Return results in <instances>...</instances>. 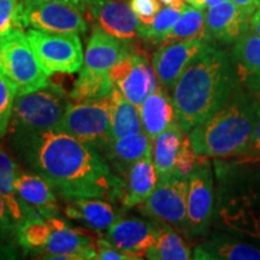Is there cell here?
<instances>
[{"label": "cell", "instance_id": "obj_18", "mask_svg": "<svg viewBox=\"0 0 260 260\" xmlns=\"http://www.w3.org/2000/svg\"><path fill=\"white\" fill-rule=\"evenodd\" d=\"M232 57L240 86L260 98V38L252 28L234 42Z\"/></svg>", "mask_w": 260, "mask_h": 260}, {"label": "cell", "instance_id": "obj_42", "mask_svg": "<svg viewBox=\"0 0 260 260\" xmlns=\"http://www.w3.org/2000/svg\"><path fill=\"white\" fill-rule=\"evenodd\" d=\"M16 239V230L0 226V243H10Z\"/></svg>", "mask_w": 260, "mask_h": 260}, {"label": "cell", "instance_id": "obj_28", "mask_svg": "<svg viewBox=\"0 0 260 260\" xmlns=\"http://www.w3.org/2000/svg\"><path fill=\"white\" fill-rule=\"evenodd\" d=\"M140 132H142L140 109L115 87L111 93V139H122Z\"/></svg>", "mask_w": 260, "mask_h": 260}, {"label": "cell", "instance_id": "obj_16", "mask_svg": "<svg viewBox=\"0 0 260 260\" xmlns=\"http://www.w3.org/2000/svg\"><path fill=\"white\" fill-rule=\"evenodd\" d=\"M130 53L133 52L126 40L95 27L87 44L82 69L93 74L110 75L112 68Z\"/></svg>", "mask_w": 260, "mask_h": 260}, {"label": "cell", "instance_id": "obj_31", "mask_svg": "<svg viewBox=\"0 0 260 260\" xmlns=\"http://www.w3.org/2000/svg\"><path fill=\"white\" fill-rule=\"evenodd\" d=\"M51 236V225L48 219L34 217L17 225L16 241L27 253L39 255L47 246Z\"/></svg>", "mask_w": 260, "mask_h": 260}, {"label": "cell", "instance_id": "obj_17", "mask_svg": "<svg viewBox=\"0 0 260 260\" xmlns=\"http://www.w3.org/2000/svg\"><path fill=\"white\" fill-rule=\"evenodd\" d=\"M251 28V16L237 8L232 0L211 6L206 11V34L210 41L229 45Z\"/></svg>", "mask_w": 260, "mask_h": 260}, {"label": "cell", "instance_id": "obj_6", "mask_svg": "<svg viewBox=\"0 0 260 260\" xmlns=\"http://www.w3.org/2000/svg\"><path fill=\"white\" fill-rule=\"evenodd\" d=\"M0 70L15 83L18 93L31 92L50 83V76L21 29L0 38Z\"/></svg>", "mask_w": 260, "mask_h": 260}, {"label": "cell", "instance_id": "obj_9", "mask_svg": "<svg viewBox=\"0 0 260 260\" xmlns=\"http://www.w3.org/2000/svg\"><path fill=\"white\" fill-rule=\"evenodd\" d=\"M188 176L176 172L158 177L157 186L140 211L152 218L187 232Z\"/></svg>", "mask_w": 260, "mask_h": 260}, {"label": "cell", "instance_id": "obj_43", "mask_svg": "<svg viewBox=\"0 0 260 260\" xmlns=\"http://www.w3.org/2000/svg\"><path fill=\"white\" fill-rule=\"evenodd\" d=\"M251 28L260 38V8L256 9V11L251 16Z\"/></svg>", "mask_w": 260, "mask_h": 260}, {"label": "cell", "instance_id": "obj_30", "mask_svg": "<svg viewBox=\"0 0 260 260\" xmlns=\"http://www.w3.org/2000/svg\"><path fill=\"white\" fill-rule=\"evenodd\" d=\"M201 38L209 39L206 34V12L204 11V9L195 8L184 3L180 18L169 31L161 45Z\"/></svg>", "mask_w": 260, "mask_h": 260}, {"label": "cell", "instance_id": "obj_46", "mask_svg": "<svg viewBox=\"0 0 260 260\" xmlns=\"http://www.w3.org/2000/svg\"><path fill=\"white\" fill-rule=\"evenodd\" d=\"M159 2L164 5H174V4H178V3H181L182 0H159Z\"/></svg>", "mask_w": 260, "mask_h": 260}, {"label": "cell", "instance_id": "obj_21", "mask_svg": "<svg viewBox=\"0 0 260 260\" xmlns=\"http://www.w3.org/2000/svg\"><path fill=\"white\" fill-rule=\"evenodd\" d=\"M64 213L68 218L77 220L86 228L104 232L118 218L111 201L99 197H75L64 199Z\"/></svg>", "mask_w": 260, "mask_h": 260}, {"label": "cell", "instance_id": "obj_39", "mask_svg": "<svg viewBox=\"0 0 260 260\" xmlns=\"http://www.w3.org/2000/svg\"><path fill=\"white\" fill-rule=\"evenodd\" d=\"M0 226L8 228L11 230H17V223L15 222L14 217L10 212L9 207L6 206L4 199L0 197Z\"/></svg>", "mask_w": 260, "mask_h": 260}, {"label": "cell", "instance_id": "obj_22", "mask_svg": "<svg viewBox=\"0 0 260 260\" xmlns=\"http://www.w3.org/2000/svg\"><path fill=\"white\" fill-rule=\"evenodd\" d=\"M194 259L260 260V247L230 234H216L194 249Z\"/></svg>", "mask_w": 260, "mask_h": 260}, {"label": "cell", "instance_id": "obj_35", "mask_svg": "<svg viewBox=\"0 0 260 260\" xmlns=\"http://www.w3.org/2000/svg\"><path fill=\"white\" fill-rule=\"evenodd\" d=\"M19 2L21 0H0V38L15 29H21L19 23Z\"/></svg>", "mask_w": 260, "mask_h": 260}, {"label": "cell", "instance_id": "obj_15", "mask_svg": "<svg viewBox=\"0 0 260 260\" xmlns=\"http://www.w3.org/2000/svg\"><path fill=\"white\" fill-rule=\"evenodd\" d=\"M209 42V39L201 38L161 45L152 59L159 84L172 90L182 73Z\"/></svg>", "mask_w": 260, "mask_h": 260}, {"label": "cell", "instance_id": "obj_23", "mask_svg": "<svg viewBox=\"0 0 260 260\" xmlns=\"http://www.w3.org/2000/svg\"><path fill=\"white\" fill-rule=\"evenodd\" d=\"M124 180V190L122 197L123 209L128 210L139 206L148 199L153 193L158 182V175L155 171L152 153L136 161L126 172Z\"/></svg>", "mask_w": 260, "mask_h": 260}, {"label": "cell", "instance_id": "obj_3", "mask_svg": "<svg viewBox=\"0 0 260 260\" xmlns=\"http://www.w3.org/2000/svg\"><path fill=\"white\" fill-rule=\"evenodd\" d=\"M214 165L217 226L260 247V157L239 154L217 159Z\"/></svg>", "mask_w": 260, "mask_h": 260}, {"label": "cell", "instance_id": "obj_1", "mask_svg": "<svg viewBox=\"0 0 260 260\" xmlns=\"http://www.w3.org/2000/svg\"><path fill=\"white\" fill-rule=\"evenodd\" d=\"M11 141L24 164L63 199L99 197L111 203L122 201L124 180L111 170L96 148L61 129L15 136Z\"/></svg>", "mask_w": 260, "mask_h": 260}, {"label": "cell", "instance_id": "obj_11", "mask_svg": "<svg viewBox=\"0 0 260 260\" xmlns=\"http://www.w3.org/2000/svg\"><path fill=\"white\" fill-rule=\"evenodd\" d=\"M209 157L201 155L194 170L188 175L187 233L204 235L214 214V180Z\"/></svg>", "mask_w": 260, "mask_h": 260}, {"label": "cell", "instance_id": "obj_26", "mask_svg": "<svg viewBox=\"0 0 260 260\" xmlns=\"http://www.w3.org/2000/svg\"><path fill=\"white\" fill-rule=\"evenodd\" d=\"M19 171L14 159L0 147V197L4 199L17 225L27 219L40 217L18 198L15 182Z\"/></svg>", "mask_w": 260, "mask_h": 260}, {"label": "cell", "instance_id": "obj_34", "mask_svg": "<svg viewBox=\"0 0 260 260\" xmlns=\"http://www.w3.org/2000/svg\"><path fill=\"white\" fill-rule=\"evenodd\" d=\"M17 93L15 83L0 70V139L8 134Z\"/></svg>", "mask_w": 260, "mask_h": 260}, {"label": "cell", "instance_id": "obj_40", "mask_svg": "<svg viewBox=\"0 0 260 260\" xmlns=\"http://www.w3.org/2000/svg\"><path fill=\"white\" fill-rule=\"evenodd\" d=\"M248 155H254V157H260V119L256 124L254 133H253L251 144H249L248 149L246 151V153Z\"/></svg>", "mask_w": 260, "mask_h": 260}, {"label": "cell", "instance_id": "obj_38", "mask_svg": "<svg viewBox=\"0 0 260 260\" xmlns=\"http://www.w3.org/2000/svg\"><path fill=\"white\" fill-rule=\"evenodd\" d=\"M98 259L100 260H133L126 253L119 251L106 239H99L95 242Z\"/></svg>", "mask_w": 260, "mask_h": 260}, {"label": "cell", "instance_id": "obj_13", "mask_svg": "<svg viewBox=\"0 0 260 260\" xmlns=\"http://www.w3.org/2000/svg\"><path fill=\"white\" fill-rule=\"evenodd\" d=\"M158 223L135 217L118 216L106 230L105 239L133 260L145 258L146 252L154 245Z\"/></svg>", "mask_w": 260, "mask_h": 260}, {"label": "cell", "instance_id": "obj_37", "mask_svg": "<svg viewBox=\"0 0 260 260\" xmlns=\"http://www.w3.org/2000/svg\"><path fill=\"white\" fill-rule=\"evenodd\" d=\"M129 6L144 25L151 24L160 11L159 0H129Z\"/></svg>", "mask_w": 260, "mask_h": 260}, {"label": "cell", "instance_id": "obj_36", "mask_svg": "<svg viewBox=\"0 0 260 260\" xmlns=\"http://www.w3.org/2000/svg\"><path fill=\"white\" fill-rule=\"evenodd\" d=\"M201 155L195 153L193 147H191L189 138L187 136L183 142V146H182L180 155L177 158L176 167H175L174 172L180 174L182 176H188L194 170V168L197 167Z\"/></svg>", "mask_w": 260, "mask_h": 260}, {"label": "cell", "instance_id": "obj_27", "mask_svg": "<svg viewBox=\"0 0 260 260\" xmlns=\"http://www.w3.org/2000/svg\"><path fill=\"white\" fill-rule=\"evenodd\" d=\"M184 134L186 133L176 121L152 140V159L158 177L174 172L182 146L187 138Z\"/></svg>", "mask_w": 260, "mask_h": 260}, {"label": "cell", "instance_id": "obj_4", "mask_svg": "<svg viewBox=\"0 0 260 260\" xmlns=\"http://www.w3.org/2000/svg\"><path fill=\"white\" fill-rule=\"evenodd\" d=\"M260 119V98L240 87L206 121L194 126L188 138L195 153L226 158L246 153Z\"/></svg>", "mask_w": 260, "mask_h": 260}, {"label": "cell", "instance_id": "obj_32", "mask_svg": "<svg viewBox=\"0 0 260 260\" xmlns=\"http://www.w3.org/2000/svg\"><path fill=\"white\" fill-rule=\"evenodd\" d=\"M113 88L115 84L110 75L93 74L81 69L73 92L70 93V98L74 102L100 99L111 95Z\"/></svg>", "mask_w": 260, "mask_h": 260}, {"label": "cell", "instance_id": "obj_45", "mask_svg": "<svg viewBox=\"0 0 260 260\" xmlns=\"http://www.w3.org/2000/svg\"><path fill=\"white\" fill-rule=\"evenodd\" d=\"M222 2H225V0H205V9H209L211 6L219 4V3Z\"/></svg>", "mask_w": 260, "mask_h": 260}, {"label": "cell", "instance_id": "obj_8", "mask_svg": "<svg viewBox=\"0 0 260 260\" xmlns=\"http://www.w3.org/2000/svg\"><path fill=\"white\" fill-rule=\"evenodd\" d=\"M25 34L48 76L56 73L74 74L81 70L84 54L79 34L32 28H29Z\"/></svg>", "mask_w": 260, "mask_h": 260}, {"label": "cell", "instance_id": "obj_24", "mask_svg": "<svg viewBox=\"0 0 260 260\" xmlns=\"http://www.w3.org/2000/svg\"><path fill=\"white\" fill-rule=\"evenodd\" d=\"M140 115L142 130L151 140H154L168 126L176 122L172 96L169 95L168 89L158 84L157 89L146 98L140 107Z\"/></svg>", "mask_w": 260, "mask_h": 260}, {"label": "cell", "instance_id": "obj_5", "mask_svg": "<svg viewBox=\"0 0 260 260\" xmlns=\"http://www.w3.org/2000/svg\"><path fill=\"white\" fill-rule=\"evenodd\" d=\"M69 105L65 90L51 82L31 92L17 93L8 133L15 138L59 128Z\"/></svg>", "mask_w": 260, "mask_h": 260}, {"label": "cell", "instance_id": "obj_10", "mask_svg": "<svg viewBox=\"0 0 260 260\" xmlns=\"http://www.w3.org/2000/svg\"><path fill=\"white\" fill-rule=\"evenodd\" d=\"M82 12L65 3L54 0H21L19 23L22 29L32 28L56 32L87 31Z\"/></svg>", "mask_w": 260, "mask_h": 260}, {"label": "cell", "instance_id": "obj_29", "mask_svg": "<svg viewBox=\"0 0 260 260\" xmlns=\"http://www.w3.org/2000/svg\"><path fill=\"white\" fill-rule=\"evenodd\" d=\"M145 258L152 260H188L193 258L183 239L176 230L165 223H158L154 245L146 252Z\"/></svg>", "mask_w": 260, "mask_h": 260}, {"label": "cell", "instance_id": "obj_2", "mask_svg": "<svg viewBox=\"0 0 260 260\" xmlns=\"http://www.w3.org/2000/svg\"><path fill=\"white\" fill-rule=\"evenodd\" d=\"M240 87L232 54L209 42L172 88L178 124L188 134L218 111Z\"/></svg>", "mask_w": 260, "mask_h": 260}, {"label": "cell", "instance_id": "obj_33", "mask_svg": "<svg viewBox=\"0 0 260 260\" xmlns=\"http://www.w3.org/2000/svg\"><path fill=\"white\" fill-rule=\"evenodd\" d=\"M183 6V2L174 5H167V8L161 9L158 12V15L155 16L154 21L151 24H142L140 37L145 39L146 41L152 42V44H162L169 31L171 30L177 19L180 18Z\"/></svg>", "mask_w": 260, "mask_h": 260}, {"label": "cell", "instance_id": "obj_25", "mask_svg": "<svg viewBox=\"0 0 260 260\" xmlns=\"http://www.w3.org/2000/svg\"><path fill=\"white\" fill-rule=\"evenodd\" d=\"M157 81L153 67H151L144 57L135 53L133 69L123 79L117 81L115 87L126 100L140 109L146 98L157 89Z\"/></svg>", "mask_w": 260, "mask_h": 260}, {"label": "cell", "instance_id": "obj_19", "mask_svg": "<svg viewBox=\"0 0 260 260\" xmlns=\"http://www.w3.org/2000/svg\"><path fill=\"white\" fill-rule=\"evenodd\" d=\"M15 187L19 199L42 218L59 217V204L53 187L40 175L19 171Z\"/></svg>", "mask_w": 260, "mask_h": 260}, {"label": "cell", "instance_id": "obj_20", "mask_svg": "<svg viewBox=\"0 0 260 260\" xmlns=\"http://www.w3.org/2000/svg\"><path fill=\"white\" fill-rule=\"evenodd\" d=\"M100 153L111 170L119 177L124 178L126 172L136 161L152 153V140L145 132H140L125 138L112 140Z\"/></svg>", "mask_w": 260, "mask_h": 260}, {"label": "cell", "instance_id": "obj_14", "mask_svg": "<svg viewBox=\"0 0 260 260\" xmlns=\"http://www.w3.org/2000/svg\"><path fill=\"white\" fill-rule=\"evenodd\" d=\"M86 12L113 37L126 41L140 37L142 23L122 0H86Z\"/></svg>", "mask_w": 260, "mask_h": 260}, {"label": "cell", "instance_id": "obj_7", "mask_svg": "<svg viewBox=\"0 0 260 260\" xmlns=\"http://www.w3.org/2000/svg\"><path fill=\"white\" fill-rule=\"evenodd\" d=\"M102 151L111 141V95L71 104L59 128Z\"/></svg>", "mask_w": 260, "mask_h": 260}, {"label": "cell", "instance_id": "obj_44", "mask_svg": "<svg viewBox=\"0 0 260 260\" xmlns=\"http://www.w3.org/2000/svg\"><path fill=\"white\" fill-rule=\"evenodd\" d=\"M54 2L65 3V4L73 6L81 12H86V0H54Z\"/></svg>", "mask_w": 260, "mask_h": 260}, {"label": "cell", "instance_id": "obj_12", "mask_svg": "<svg viewBox=\"0 0 260 260\" xmlns=\"http://www.w3.org/2000/svg\"><path fill=\"white\" fill-rule=\"evenodd\" d=\"M51 236L38 258L50 260L98 259L93 235L84 229L73 228L59 217L48 218Z\"/></svg>", "mask_w": 260, "mask_h": 260}, {"label": "cell", "instance_id": "obj_41", "mask_svg": "<svg viewBox=\"0 0 260 260\" xmlns=\"http://www.w3.org/2000/svg\"><path fill=\"white\" fill-rule=\"evenodd\" d=\"M237 8H240L248 16H252L260 8V0H232Z\"/></svg>", "mask_w": 260, "mask_h": 260}]
</instances>
